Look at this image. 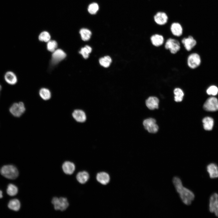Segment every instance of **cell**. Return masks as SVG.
I'll return each mask as SVG.
<instances>
[{
	"label": "cell",
	"instance_id": "cell-18",
	"mask_svg": "<svg viewBox=\"0 0 218 218\" xmlns=\"http://www.w3.org/2000/svg\"><path fill=\"white\" fill-rule=\"evenodd\" d=\"M4 79L7 83L12 85H15L17 82V76L12 71H8L5 73Z\"/></svg>",
	"mask_w": 218,
	"mask_h": 218
},
{
	"label": "cell",
	"instance_id": "cell-11",
	"mask_svg": "<svg viewBox=\"0 0 218 218\" xmlns=\"http://www.w3.org/2000/svg\"><path fill=\"white\" fill-rule=\"evenodd\" d=\"M168 17L167 14L164 12L159 11L157 12L154 16V22L157 25H163L167 22Z\"/></svg>",
	"mask_w": 218,
	"mask_h": 218
},
{
	"label": "cell",
	"instance_id": "cell-21",
	"mask_svg": "<svg viewBox=\"0 0 218 218\" xmlns=\"http://www.w3.org/2000/svg\"><path fill=\"white\" fill-rule=\"evenodd\" d=\"M97 180L103 184H106L109 181L110 177L109 175L104 172L98 173L97 176Z\"/></svg>",
	"mask_w": 218,
	"mask_h": 218
},
{
	"label": "cell",
	"instance_id": "cell-20",
	"mask_svg": "<svg viewBox=\"0 0 218 218\" xmlns=\"http://www.w3.org/2000/svg\"><path fill=\"white\" fill-rule=\"evenodd\" d=\"M174 95V100L177 102H180L182 101L184 95L183 90L179 87L175 88L173 90Z\"/></svg>",
	"mask_w": 218,
	"mask_h": 218
},
{
	"label": "cell",
	"instance_id": "cell-24",
	"mask_svg": "<svg viewBox=\"0 0 218 218\" xmlns=\"http://www.w3.org/2000/svg\"><path fill=\"white\" fill-rule=\"evenodd\" d=\"M20 206V202L17 199H13L10 200L8 204V207L9 209L15 211H18Z\"/></svg>",
	"mask_w": 218,
	"mask_h": 218
},
{
	"label": "cell",
	"instance_id": "cell-29",
	"mask_svg": "<svg viewBox=\"0 0 218 218\" xmlns=\"http://www.w3.org/2000/svg\"><path fill=\"white\" fill-rule=\"evenodd\" d=\"M91 51L92 48L90 46L86 45L81 49L79 51V53L82 55L84 58L87 59L88 57L89 54L91 52Z\"/></svg>",
	"mask_w": 218,
	"mask_h": 218
},
{
	"label": "cell",
	"instance_id": "cell-12",
	"mask_svg": "<svg viewBox=\"0 0 218 218\" xmlns=\"http://www.w3.org/2000/svg\"><path fill=\"white\" fill-rule=\"evenodd\" d=\"M150 41L152 46L157 48L163 45L164 43L165 39L162 35L156 33L151 36Z\"/></svg>",
	"mask_w": 218,
	"mask_h": 218
},
{
	"label": "cell",
	"instance_id": "cell-32",
	"mask_svg": "<svg viewBox=\"0 0 218 218\" xmlns=\"http://www.w3.org/2000/svg\"><path fill=\"white\" fill-rule=\"evenodd\" d=\"M99 7L97 4L93 3L90 4L88 8V12L91 14H95L98 9Z\"/></svg>",
	"mask_w": 218,
	"mask_h": 218
},
{
	"label": "cell",
	"instance_id": "cell-23",
	"mask_svg": "<svg viewBox=\"0 0 218 218\" xmlns=\"http://www.w3.org/2000/svg\"><path fill=\"white\" fill-rule=\"evenodd\" d=\"M77 180L81 184L85 183L89 178V175L86 171H83L79 172L76 176Z\"/></svg>",
	"mask_w": 218,
	"mask_h": 218
},
{
	"label": "cell",
	"instance_id": "cell-2",
	"mask_svg": "<svg viewBox=\"0 0 218 218\" xmlns=\"http://www.w3.org/2000/svg\"><path fill=\"white\" fill-rule=\"evenodd\" d=\"M164 48L169 51L170 53L175 55L178 53L181 49V44L178 40L169 38L165 42Z\"/></svg>",
	"mask_w": 218,
	"mask_h": 218
},
{
	"label": "cell",
	"instance_id": "cell-17",
	"mask_svg": "<svg viewBox=\"0 0 218 218\" xmlns=\"http://www.w3.org/2000/svg\"><path fill=\"white\" fill-rule=\"evenodd\" d=\"M62 167L63 172L67 174H72L75 170L74 164L69 161L64 162L62 164Z\"/></svg>",
	"mask_w": 218,
	"mask_h": 218
},
{
	"label": "cell",
	"instance_id": "cell-33",
	"mask_svg": "<svg viewBox=\"0 0 218 218\" xmlns=\"http://www.w3.org/2000/svg\"><path fill=\"white\" fill-rule=\"evenodd\" d=\"M206 92L209 95H216L218 93V88L215 86H211L208 88Z\"/></svg>",
	"mask_w": 218,
	"mask_h": 218
},
{
	"label": "cell",
	"instance_id": "cell-25",
	"mask_svg": "<svg viewBox=\"0 0 218 218\" xmlns=\"http://www.w3.org/2000/svg\"><path fill=\"white\" fill-rule=\"evenodd\" d=\"M39 94L41 97L45 100H48L51 97V95L50 91L46 88H41L39 91Z\"/></svg>",
	"mask_w": 218,
	"mask_h": 218
},
{
	"label": "cell",
	"instance_id": "cell-16",
	"mask_svg": "<svg viewBox=\"0 0 218 218\" xmlns=\"http://www.w3.org/2000/svg\"><path fill=\"white\" fill-rule=\"evenodd\" d=\"M72 117L77 122L79 123L84 122L86 120V116L83 111L80 109L74 110L72 114Z\"/></svg>",
	"mask_w": 218,
	"mask_h": 218
},
{
	"label": "cell",
	"instance_id": "cell-13",
	"mask_svg": "<svg viewBox=\"0 0 218 218\" xmlns=\"http://www.w3.org/2000/svg\"><path fill=\"white\" fill-rule=\"evenodd\" d=\"M66 56V54L63 50L56 49L53 52L52 55V62L53 64H56L63 60Z\"/></svg>",
	"mask_w": 218,
	"mask_h": 218
},
{
	"label": "cell",
	"instance_id": "cell-27",
	"mask_svg": "<svg viewBox=\"0 0 218 218\" xmlns=\"http://www.w3.org/2000/svg\"><path fill=\"white\" fill-rule=\"evenodd\" d=\"M6 191L9 195L13 196L17 194L18 192V188L15 185L12 184H9L8 186Z\"/></svg>",
	"mask_w": 218,
	"mask_h": 218
},
{
	"label": "cell",
	"instance_id": "cell-3",
	"mask_svg": "<svg viewBox=\"0 0 218 218\" xmlns=\"http://www.w3.org/2000/svg\"><path fill=\"white\" fill-rule=\"evenodd\" d=\"M0 172L3 176L9 179H15L19 175L17 168L14 166L11 165L3 166L1 168Z\"/></svg>",
	"mask_w": 218,
	"mask_h": 218
},
{
	"label": "cell",
	"instance_id": "cell-6",
	"mask_svg": "<svg viewBox=\"0 0 218 218\" xmlns=\"http://www.w3.org/2000/svg\"><path fill=\"white\" fill-rule=\"evenodd\" d=\"M156 120L153 118H148L144 120L143 125L144 128L149 132L155 133L159 129L158 125L156 124Z\"/></svg>",
	"mask_w": 218,
	"mask_h": 218
},
{
	"label": "cell",
	"instance_id": "cell-22",
	"mask_svg": "<svg viewBox=\"0 0 218 218\" xmlns=\"http://www.w3.org/2000/svg\"><path fill=\"white\" fill-rule=\"evenodd\" d=\"M204 128L206 130H211L213 125V120L210 117H206L204 118L202 121Z\"/></svg>",
	"mask_w": 218,
	"mask_h": 218
},
{
	"label": "cell",
	"instance_id": "cell-28",
	"mask_svg": "<svg viewBox=\"0 0 218 218\" xmlns=\"http://www.w3.org/2000/svg\"><path fill=\"white\" fill-rule=\"evenodd\" d=\"M111 57L108 56L101 58L99 60L100 64L105 68L108 67L111 63Z\"/></svg>",
	"mask_w": 218,
	"mask_h": 218
},
{
	"label": "cell",
	"instance_id": "cell-9",
	"mask_svg": "<svg viewBox=\"0 0 218 218\" xmlns=\"http://www.w3.org/2000/svg\"><path fill=\"white\" fill-rule=\"evenodd\" d=\"M181 42L185 49L187 51H191L197 44L196 41L191 35L183 38Z\"/></svg>",
	"mask_w": 218,
	"mask_h": 218
},
{
	"label": "cell",
	"instance_id": "cell-7",
	"mask_svg": "<svg viewBox=\"0 0 218 218\" xmlns=\"http://www.w3.org/2000/svg\"><path fill=\"white\" fill-rule=\"evenodd\" d=\"M25 108L24 103L22 102L14 103L10 107L9 111L14 116L18 117L24 113Z\"/></svg>",
	"mask_w": 218,
	"mask_h": 218
},
{
	"label": "cell",
	"instance_id": "cell-10",
	"mask_svg": "<svg viewBox=\"0 0 218 218\" xmlns=\"http://www.w3.org/2000/svg\"><path fill=\"white\" fill-rule=\"evenodd\" d=\"M209 210L218 217V195L216 193L213 194L210 198Z\"/></svg>",
	"mask_w": 218,
	"mask_h": 218
},
{
	"label": "cell",
	"instance_id": "cell-15",
	"mask_svg": "<svg viewBox=\"0 0 218 218\" xmlns=\"http://www.w3.org/2000/svg\"><path fill=\"white\" fill-rule=\"evenodd\" d=\"M159 100L156 97L150 96L146 100V105L147 107L150 110H153L158 109L159 107Z\"/></svg>",
	"mask_w": 218,
	"mask_h": 218
},
{
	"label": "cell",
	"instance_id": "cell-31",
	"mask_svg": "<svg viewBox=\"0 0 218 218\" xmlns=\"http://www.w3.org/2000/svg\"><path fill=\"white\" fill-rule=\"evenodd\" d=\"M58 46L56 41L54 40H50L47 44V48L50 51L53 52L55 50Z\"/></svg>",
	"mask_w": 218,
	"mask_h": 218
},
{
	"label": "cell",
	"instance_id": "cell-34",
	"mask_svg": "<svg viewBox=\"0 0 218 218\" xmlns=\"http://www.w3.org/2000/svg\"><path fill=\"white\" fill-rule=\"evenodd\" d=\"M2 191L0 190V198H2L3 197Z\"/></svg>",
	"mask_w": 218,
	"mask_h": 218
},
{
	"label": "cell",
	"instance_id": "cell-5",
	"mask_svg": "<svg viewBox=\"0 0 218 218\" xmlns=\"http://www.w3.org/2000/svg\"><path fill=\"white\" fill-rule=\"evenodd\" d=\"M201 63V59L199 54L196 53L189 54L186 59V64L188 67L191 69H194L198 67Z\"/></svg>",
	"mask_w": 218,
	"mask_h": 218
},
{
	"label": "cell",
	"instance_id": "cell-35",
	"mask_svg": "<svg viewBox=\"0 0 218 218\" xmlns=\"http://www.w3.org/2000/svg\"><path fill=\"white\" fill-rule=\"evenodd\" d=\"M2 87L1 85L0 84V91L2 90Z\"/></svg>",
	"mask_w": 218,
	"mask_h": 218
},
{
	"label": "cell",
	"instance_id": "cell-1",
	"mask_svg": "<svg viewBox=\"0 0 218 218\" xmlns=\"http://www.w3.org/2000/svg\"><path fill=\"white\" fill-rule=\"evenodd\" d=\"M172 182L183 203L186 205H190L194 199V193L183 186L181 180L179 177L177 176L174 177Z\"/></svg>",
	"mask_w": 218,
	"mask_h": 218
},
{
	"label": "cell",
	"instance_id": "cell-26",
	"mask_svg": "<svg viewBox=\"0 0 218 218\" xmlns=\"http://www.w3.org/2000/svg\"><path fill=\"white\" fill-rule=\"evenodd\" d=\"M80 33L81 39L84 41H87L89 40L91 35V31L86 28L81 29L80 30Z\"/></svg>",
	"mask_w": 218,
	"mask_h": 218
},
{
	"label": "cell",
	"instance_id": "cell-8",
	"mask_svg": "<svg viewBox=\"0 0 218 218\" xmlns=\"http://www.w3.org/2000/svg\"><path fill=\"white\" fill-rule=\"evenodd\" d=\"M203 107L204 110L208 111L218 110V100L214 97H209L204 103Z\"/></svg>",
	"mask_w": 218,
	"mask_h": 218
},
{
	"label": "cell",
	"instance_id": "cell-19",
	"mask_svg": "<svg viewBox=\"0 0 218 218\" xmlns=\"http://www.w3.org/2000/svg\"><path fill=\"white\" fill-rule=\"evenodd\" d=\"M207 170L210 177L215 178L218 177V167L214 163H211L207 167Z\"/></svg>",
	"mask_w": 218,
	"mask_h": 218
},
{
	"label": "cell",
	"instance_id": "cell-4",
	"mask_svg": "<svg viewBox=\"0 0 218 218\" xmlns=\"http://www.w3.org/2000/svg\"><path fill=\"white\" fill-rule=\"evenodd\" d=\"M55 210L63 211L65 210L69 206V203L66 198L61 197L58 198L54 197L51 200Z\"/></svg>",
	"mask_w": 218,
	"mask_h": 218
},
{
	"label": "cell",
	"instance_id": "cell-30",
	"mask_svg": "<svg viewBox=\"0 0 218 218\" xmlns=\"http://www.w3.org/2000/svg\"><path fill=\"white\" fill-rule=\"evenodd\" d=\"M39 40L41 41L48 42L51 39V36L47 31H44L41 32L38 37Z\"/></svg>",
	"mask_w": 218,
	"mask_h": 218
},
{
	"label": "cell",
	"instance_id": "cell-14",
	"mask_svg": "<svg viewBox=\"0 0 218 218\" xmlns=\"http://www.w3.org/2000/svg\"><path fill=\"white\" fill-rule=\"evenodd\" d=\"M170 29L172 34L175 36L180 37L183 35V28L179 22H175L172 23L170 25Z\"/></svg>",
	"mask_w": 218,
	"mask_h": 218
}]
</instances>
